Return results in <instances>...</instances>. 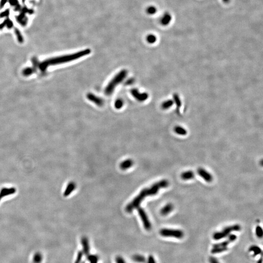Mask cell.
Wrapping results in <instances>:
<instances>
[{"mask_svg": "<svg viewBox=\"0 0 263 263\" xmlns=\"http://www.w3.org/2000/svg\"><path fill=\"white\" fill-rule=\"evenodd\" d=\"M137 210H138L139 215L140 216L141 219L142 221L144 228L147 231L151 230L152 227L151 224L150 223V221H149L147 214L146 213L145 211H144V210L141 208H137Z\"/></svg>", "mask_w": 263, "mask_h": 263, "instance_id": "8992f818", "label": "cell"}, {"mask_svg": "<svg viewBox=\"0 0 263 263\" xmlns=\"http://www.w3.org/2000/svg\"><path fill=\"white\" fill-rule=\"evenodd\" d=\"M157 12V9L156 7L153 6H151L148 7V9H147V12L149 14H155Z\"/></svg>", "mask_w": 263, "mask_h": 263, "instance_id": "4316f807", "label": "cell"}, {"mask_svg": "<svg viewBox=\"0 0 263 263\" xmlns=\"http://www.w3.org/2000/svg\"><path fill=\"white\" fill-rule=\"evenodd\" d=\"M87 98L98 106H101L103 104V101H102V99L97 97L96 96L94 95V94L91 93L88 94L87 95Z\"/></svg>", "mask_w": 263, "mask_h": 263, "instance_id": "30bf717a", "label": "cell"}, {"mask_svg": "<svg viewBox=\"0 0 263 263\" xmlns=\"http://www.w3.org/2000/svg\"><path fill=\"white\" fill-rule=\"evenodd\" d=\"M197 173L206 182H210L213 180V176L211 174L203 168H199L197 170Z\"/></svg>", "mask_w": 263, "mask_h": 263, "instance_id": "52a82bcc", "label": "cell"}, {"mask_svg": "<svg viewBox=\"0 0 263 263\" xmlns=\"http://www.w3.org/2000/svg\"><path fill=\"white\" fill-rule=\"evenodd\" d=\"M131 93L134 98L141 102L146 101L148 98V95L147 93H141L137 89L132 90Z\"/></svg>", "mask_w": 263, "mask_h": 263, "instance_id": "ba28073f", "label": "cell"}, {"mask_svg": "<svg viewBox=\"0 0 263 263\" xmlns=\"http://www.w3.org/2000/svg\"><path fill=\"white\" fill-rule=\"evenodd\" d=\"M82 244H83V248L84 249V252L86 254H88L89 251V243L88 239L86 237H83L82 239Z\"/></svg>", "mask_w": 263, "mask_h": 263, "instance_id": "ffe728a7", "label": "cell"}, {"mask_svg": "<svg viewBox=\"0 0 263 263\" xmlns=\"http://www.w3.org/2000/svg\"><path fill=\"white\" fill-rule=\"evenodd\" d=\"M147 40L150 44H154L157 41V38L154 35L151 34L147 36Z\"/></svg>", "mask_w": 263, "mask_h": 263, "instance_id": "cb8c5ba5", "label": "cell"}, {"mask_svg": "<svg viewBox=\"0 0 263 263\" xmlns=\"http://www.w3.org/2000/svg\"><path fill=\"white\" fill-rule=\"evenodd\" d=\"M123 102L121 99H118L116 101L115 106L116 109H120L123 106Z\"/></svg>", "mask_w": 263, "mask_h": 263, "instance_id": "484cf974", "label": "cell"}, {"mask_svg": "<svg viewBox=\"0 0 263 263\" xmlns=\"http://www.w3.org/2000/svg\"><path fill=\"white\" fill-rule=\"evenodd\" d=\"M6 1H7V0H1V3H0V9H1V7H3L4 6Z\"/></svg>", "mask_w": 263, "mask_h": 263, "instance_id": "836d02e7", "label": "cell"}, {"mask_svg": "<svg viewBox=\"0 0 263 263\" xmlns=\"http://www.w3.org/2000/svg\"><path fill=\"white\" fill-rule=\"evenodd\" d=\"M134 260L136 262H139V263H144L145 262V258L143 256L139 255H137L133 257Z\"/></svg>", "mask_w": 263, "mask_h": 263, "instance_id": "7402d4cb", "label": "cell"}, {"mask_svg": "<svg viewBox=\"0 0 263 263\" xmlns=\"http://www.w3.org/2000/svg\"><path fill=\"white\" fill-rule=\"evenodd\" d=\"M256 234L258 238H261L263 237V229L260 226H257L256 228Z\"/></svg>", "mask_w": 263, "mask_h": 263, "instance_id": "603a6c76", "label": "cell"}, {"mask_svg": "<svg viewBox=\"0 0 263 263\" xmlns=\"http://www.w3.org/2000/svg\"><path fill=\"white\" fill-rule=\"evenodd\" d=\"M127 72L126 70H122L114 78L108 83L105 88V93L106 95H110L113 92L116 86L120 83L126 77Z\"/></svg>", "mask_w": 263, "mask_h": 263, "instance_id": "3957f363", "label": "cell"}, {"mask_svg": "<svg viewBox=\"0 0 263 263\" xmlns=\"http://www.w3.org/2000/svg\"><path fill=\"white\" fill-rule=\"evenodd\" d=\"M249 252H254V255L253 256H257V255L260 254L262 253V250L260 248H259V246H257L253 245L249 248Z\"/></svg>", "mask_w": 263, "mask_h": 263, "instance_id": "e0dca14e", "label": "cell"}, {"mask_svg": "<svg viewBox=\"0 0 263 263\" xmlns=\"http://www.w3.org/2000/svg\"><path fill=\"white\" fill-rule=\"evenodd\" d=\"M169 184V183L167 180L163 179L154 184L149 188L143 190L140 193L126 206V211L127 213H131L134 208L139 207L141 202L146 197L157 195L160 189L167 187Z\"/></svg>", "mask_w": 263, "mask_h": 263, "instance_id": "6da1fadb", "label": "cell"}, {"mask_svg": "<svg viewBox=\"0 0 263 263\" xmlns=\"http://www.w3.org/2000/svg\"><path fill=\"white\" fill-rule=\"evenodd\" d=\"M161 236L166 237H175L177 239H181L184 235L183 231L180 230L163 229L160 231Z\"/></svg>", "mask_w": 263, "mask_h": 263, "instance_id": "5b68a950", "label": "cell"}, {"mask_svg": "<svg viewBox=\"0 0 263 263\" xmlns=\"http://www.w3.org/2000/svg\"><path fill=\"white\" fill-rule=\"evenodd\" d=\"M171 20H172V16L169 13H167L164 14V16L161 19V24L164 25H168V24L171 22Z\"/></svg>", "mask_w": 263, "mask_h": 263, "instance_id": "9a60e30c", "label": "cell"}, {"mask_svg": "<svg viewBox=\"0 0 263 263\" xmlns=\"http://www.w3.org/2000/svg\"><path fill=\"white\" fill-rule=\"evenodd\" d=\"M241 226L238 224L226 227L223 231L214 233V234L213 235V238L216 240L222 239L223 238L228 236L231 232L233 231H238L241 230Z\"/></svg>", "mask_w": 263, "mask_h": 263, "instance_id": "277c9868", "label": "cell"}, {"mask_svg": "<svg viewBox=\"0 0 263 263\" xmlns=\"http://www.w3.org/2000/svg\"><path fill=\"white\" fill-rule=\"evenodd\" d=\"M175 131L177 134L181 136H185L187 134V131L186 130L181 126H178L175 127Z\"/></svg>", "mask_w": 263, "mask_h": 263, "instance_id": "ac0fdd59", "label": "cell"}, {"mask_svg": "<svg viewBox=\"0 0 263 263\" xmlns=\"http://www.w3.org/2000/svg\"><path fill=\"white\" fill-rule=\"evenodd\" d=\"M174 104V101L172 99H168L165 101L162 104V108L164 110L168 109L172 106Z\"/></svg>", "mask_w": 263, "mask_h": 263, "instance_id": "d6986e66", "label": "cell"}, {"mask_svg": "<svg viewBox=\"0 0 263 263\" xmlns=\"http://www.w3.org/2000/svg\"><path fill=\"white\" fill-rule=\"evenodd\" d=\"M209 262L210 263H220L217 259H216L214 257H210L209 258Z\"/></svg>", "mask_w": 263, "mask_h": 263, "instance_id": "f546056e", "label": "cell"}, {"mask_svg": "<svg viewBox=\"0 0 263 263\" xmlns=\"http://www.w3.org/2000/svg\"><path fill=\"white\" fill-rule=\"evenodd\" d=\"M257 263H263V259H262V257L260 259H259Z\"/></svg>", "mask_w": 263, "mask_h": 263, "instance_id": "e575fe53", "label": "cell"}, {"mask_svg": "<svg viewBox=\"0 0 263 263\" xmlns=\"http://www.w3.org/2000/svg\"><path fill=\"white\" fill-rule=\"evenodd\" d=\"M223 1L225 3H228L229 1H230V0H223Z\"/></svg>", "mask_w": 263, "mask_h": 263, "instance_id": "d590c367", "label": "cell"}, {"mask_svg": "<svg viewBox=\"0 0 263 263\" xmlns=\"http://www.w3.org/2000/svg\"><path fill=\"white\" fill-rule=\"evenodd\" d=\"M133 165V161L132 160H125L124 161H123L121 163L120 165V167L121 169L123 170H125L128 169L129 168L131 167Z\"/></svg>", "mask_w": 263, "mask_h": 263, "instance_id": "4fadbf2b", "label": "cell"}, {"mask_svg": "<svg viewBox=\"0 0 263 263\" xmlns=\"http://www.w3.org/2000/svg\"><path fill=\"white\" fill-rule=\"evenodd\" d=\"M228 250V248L227 246L226 247H213L211 250V253L213 254H217V253H222Z\"/></svg>", "mask_w": 263, "mask_h": 263, "instance_id": "2e32d148", "label": "cell"}, {"mask_svg": "<svg viewBox=\"0 0 263 263\" xmlns=\"http://www.w3.org/2000/svg\"><path fill=\"white\" fill-rule=\"evenodd\" d=\"M90 53H91L90 49H86L70 55H65L53 59H48L42 62V63H39L38 67L42 71H45L49 66L65 63L67 62L76 60L80 57L89 55Z\"/></svg>", "mask_w": 263, "mask_h": 263, "instance_id": "7a4b0ae2", "label": "cell"}, {"mask_svg": "<svg viewBox=\"0 0 263 263\" xmlns=\"http://www.w3.org/2000/svg\"><path fill=\"white\" fill-rule=\"evenodd\" d=\"M82 256H83V254L81 253V252H80V253H78V256H77V258L76 259V262H75V263H79L81 260V258H82Z\"/></svg>", "mask_w": 263, "mask_h": 263, "instance_id": "4dcf8cb0", "label": "cell"}, {"mask_svg": "<svg viewBox=\"0 0 263 263\" xmlns=\"http://www.w3.org/2000/svg\"><path fill=\"white\" fill-rule=\"evenodd\" d=\"M174 98H175V101H174V102H175L177 105H178L179 106H180L181 105V103L180 100V98H179L178 96L177 95H174Z\"/></svg>", "mask_w": 263, "mask_h": 263, "instance_id": "83f0119b", "label": "cell"}, {"mask_svg": "<svg viewBox=\"0 0 263 263\" xmlns=\"http://www.w3.org/2000/svg\"><path fill=\"white\" fill-rule=\"evenodd\" d=\"M75 188H76V185L75 183L70 182L66 189L64 193V195L65 196L69 195L70 193H71L72 192H73V190H74Z\"/></svg>", "mask_w": 263, "mask_h": 263, "instance_id": "5bb4252c", "label": "cell"}, {"mask_svg": "<svg viewBox=\"0 0 263 263\" xmlns=\"http://www.w3.org/2000/svg\"><path fill=\"white\" fill-rule=\"evenodd\" d=\"M116 263H125L124 260L121 257H118L116 258Z\"/></svg>", "mask_w": 263, "mask_h": 263, "instance_id": "d6a6232c", "label": "cell"}, {"mask_svg": "<svg viewBox=\"0 0 263 263\" xmlns=\"http://www.w3.org/2000/svg\"><path fill=\"white\" fill-rule=\"evenodd\" d=\"M195 173L192 171H188L182 172L181 175V177L184 180H188L193 179L195 177Z\"/></svg>", "mask_w": 263, "mask_h": 263, "instance_id": "7c38bea8", "label": "cell"}, {"mask_svg": "<svg viewBox=\"0 0 263 263\" xmlns=\"http://www.w3.org/2000/svg\"><path fill=\"white\" fill-rule=\"evenodd\" d=\"M35 71H36V69L34 67L28 68L25 69V70H24L23 74L24 76H28V75H30L33 73H35Z\"/></svg>", "mask_w": 263, "mask_h": 263, "instance_id": "44dd1931", "label": "cell"}, {"mask_svg": "<svg viewBox=\"0 0 263 263\" xmlns=\"http://www.w3.org/2000/svg\"><path fill=\"white\" fill-rule=\"evenodd\" d=\"M16 34L17 35V38H18V41L19 42H23V38H22V36L21 34L20 33V32L19 30H16Z\"/></svg>", "mask_w": 263, "mask_h": 263, "instance_id": "f1b7e54d", "label": "cell"}, {"mask_svg": "<svg viewBox=\"0 0 263 263\" xmlns=\"http://www.w3.org/2000/svg\"><path fill=\"white\" fill-rule=\"evenodd\" d=\"M42 260V256L41 254L37 253L34 257L33 261L34 263H40Z\"/></svg>", "mask_w": 263, "mask_h": 263, "instance_id": "d4e9b609", "label": "cell"}, {"mask_svg": "<svg viewBox=\"0 0 263 263\" xmlns=\"http://www.w3.org/2000/svg\"><path fill=\"white\" fill-rule=\"evenodd\" d=\"M237 239V236L235 234H230L229 235V238L226 241L220 243L216 244L213 245V247H226L228 246L231 242L236 240Z\"/></svg>", "mask_w": 263, "mask_h": 263, "instance_id": "9c48e42d", "label": "cell"}, {"mask_svg": "<svg viewBox=\"0 0 263 263\" xmlns=\"http://www.w3.org/2000/svg\"><path fill=\"white\" fill-rule=\"evenodd\" d=\"M148 263H156L155 259H154L153 256L151 255V256L149 257L148 262Z\"/></svg>", "mask_w": 263, "mask_h": 263, "instance_id": "1f68e13d", "label": "cell"}, {"mask_svg": "<svg viewBox=\"0 0 263 263\" xmlns=\"http://www.w3.org/2000/svg\"><path fill=\"white\" fill-rule=\"evenodd\" d=\"M173 208L174 206L172 204L169 203L168 204L166 205L164 207L161 209L160 213L163 216H166L172 211Z\"/></svg>", "mask_w": 263, "mask_h": 263, "instance_id": "8fae6325", "label": "cell"}]
</instances>
